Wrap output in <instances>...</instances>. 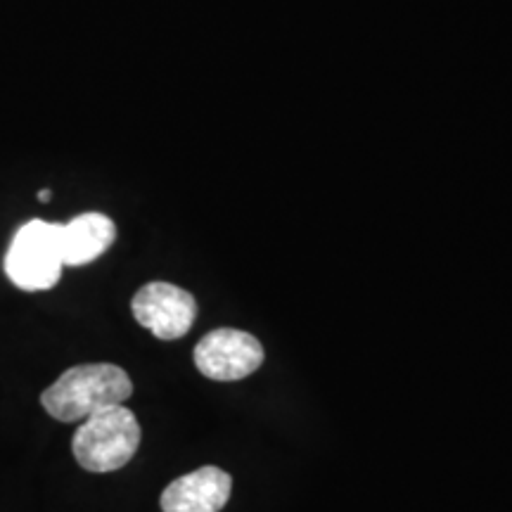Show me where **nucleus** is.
<instances>
[{"label": "nucleus", "instance_id": "1", "mask_svg": "<svg viewBox=\"0 0 512 512\" xmlns=\"http://www.w3.org/2000/svg\"><path fill=\"white\" fill-rule=\"evenodd\" d=\"M133 382L124 368L114 363H86L69 368L43 392V408L55 420L76 422L105 411L124 406L131 399Z\"/></svg>", "mask_w": 512, "mask_h": 512}, {"label": "nucleus", "instance_id": "2", "mask_svg": "<svg viewBox=\"0 0 512 512\" xmlns=\"http://www.w3.org/2000/svg\"><path fill=\"white\" fill-rule=\"evenodd\" d=\"M140 446L138 418L126 406H112L81 422L74 434L76 463L88 472H114L136 456Z\"/></svg>", "mask_w": 512, "mask_h": 512}, {"label": "nucleus", "instance_id": "3", "mask_svg": "<svg viewBox=\"0 0 512 512\" xmlns=\"http://www.w3.org/2000/svg\"><path fill=\"white\" fill-rule=\"evenodd\" d=\"M60 223L34 219L24 223L5 254V273L24 292L50 290L62 278Z\"/></svg>", "mask_w": 512, "mask_h": 512}, {"label": "nucleus", "instance_id": "4", "mask_svg": "<svg viewBox=\"0 0 512 512\" xmlns=\"http://www.w3.org/2000/svg\"><path fill=\"white\" fill-rule=\"evenodd\" d=\"M264 363V347L254 335L233 328H219L204 335L195 347V366L216 382L245 380Z\"/></svg>", "mask_w": 512, "mask_h": 512}, {"label": "nucleus", "instance_id": "5", "mask_svg": "<svg viewBox=\"0 0 512 512\" xmlns=\"http://www.w3.org/2000/svg\"><path fill=\"white\" fill-rule=\"evenodd\" d=\"M133 318L152 335L171 342L188 335L197 318L195 297L171 283H147L131 302Z\"/></svg>", "mask_w": 512, "mask_h": 512}, {"label": "nucleus", "instance_id": "6", "mask_svg": "<svg viewBox=\"0 0 512 512\" xmlns=\"http://www.w3.org/2000/svg\"><path fill=\"white\" fill-rule=\"evenodd\" d=\"M233 482L221 467H200L178 477L162 494L164 512H221L228 503Z\"/></svg>", "mask_w": 512, "mask_h": 512}, {"label": "nucleus", "instance_id": "7", "mask_svg": "<svg viewBox=\"0 0 512 512\" xmlns=\"http://www.w3.org/2000/svg\"><path fill=\"white\" fill-rule=\"evenodd\" d=\"M117 238V226L110 216L88 211L72 219L69 223H60V247L64 266H86L98 259L112 247Z\"/></svg>", "mask_w": 512, "mask_h": 512}, {"label": "nucleus", "instance_id": "8", "mask_svg": "<svg viewBox=\"0 0 512 512\" xmlns=\"http://www.w3.org/2000/svg\"><path fill=\"white\" fill-rule=\"evenodd\" d=\"M38 200L48 202V200H50V190H41V192H38Z\"/></svg>", "mask_w": 512, "mask_h": 512}]
</instances>
